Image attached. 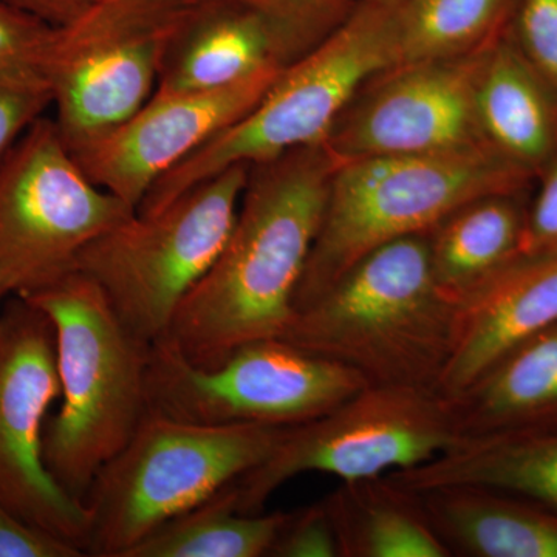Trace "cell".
I'll use <instances>...</instances> for the list:
<instances>
[{"label":"cell","instance_id":"obj_24","mask_svg":"<svg viewBox=\"0 0 557 557\" xmlns=\"http://www.w3.org/2000/svg\"><path fill=\"white\" fill-rule=\"evenodd\" d=\"M289 512L244 515L230 486L157 528L126 557H263Z\"/></svg>","mask_w":557,"mask_h":557},{"label":"cell","instance_id":"obj_1","mask_svg":"<svg viewBox=\"0 0 557 557\" xmlns=\"http://www.w3.org/2000/svg\"><path fill=\"white\" fill-rule=\"evenodd\" d=\"M335 166L324 145L249 166L228 240L164 336L193 364L212 368L245 344L285 335Z\"/></svg>","mask_w":557,"mask_h":557},{"label":"cell","instance_id":"obj_32","mask_svg":"<svg viewBox=\"0 0 557 557\" xmlns=\"http://www.w3.org/2000/svg\"><path fill=\"white\" fill-rule=\"evenodd\" d=\"M273 9L319 17V20L341 22L354 9L357 0H258Z\"/></svg>","mask_w":557,"mask_h":557},{"label":"cell","instance_id":"obj_22","mask_svg":"<svg viewBox=\"0 0 557 557\" xmlns=\"http://www.w3.org/2000/svg\"><path fill=\"white\" fill-rule=\"evenodd\" d=\"M339 557H453L421 507L417 491L391 475L343 482L322 498Z\"/></svg>","mask_w":557,"mask_h":557},{"label":"cell","instance_id":"obj_12","mask_svg":"<svg viewBox=\"0 0 557 557\" xmlns=\"http://www.w3.org/2000/svg\"><path fill=\"white\" fill-rule=\"evenodd\" d=\"M61 397L50 318L24 298L0 313V504L86 555L90 515L44 461L49 409Z\"/></svg>","mask_w":557,"mask_h":557},{"label":"cell","instance_id":"obj_2","mask_svg":"<svg viewBox=\"0 0 557 557\" xmlns=\"http://www.w3.org/2000/svg\"><path fill=\"white\" fill-rule=\"evenodd\" d=\"M456 314L435 284L428 234H418L362 256L295 311L282 339L346 366L368 386L435 391Z\"/></svg>","mask_w":557,"mask_h":557},{"label":"cell","instance_id":"obj_5","mask_svg":"<svg viewBox=\"0 0 557 557\" xmlns=\"http://www.w3.org/2000/svg\"><path fill=\"white\" fill-rule=\"evenodd\" d=\"M394 65L391 0H357L338 27L288 65L247 115L163 175L137 212L159 211L231 166L249 168L322 145L358 90Z\"/></svg>","mask_w":557,"mask_h":557},{"label":"cell","instance_id":"obj_10","mask_svg":"<svg viewBox=\"0 0 557 557\" xmlns=\"http://www.w3.org/2000/svg\"><path fill=\"white\" fill-rule=\"evenodd\" d=\"M366 386L354 370L282 338L252 341L212 368L193 364L170 339L150 346L149 412L188 423L298 426Z\"/></svg>","mask_w":557,"mask_h":557},{"label":"cell","instance_id":"obj_19","mask_svg":"<svg viewBox=\"0 0 557 557\" xmlns=\"http://www.w3.org/2000/svg\"><path fill=\"white\" fill-rule=\"evenodd\" d=\"M458 437L557 428V322L448 399Z\"/></svg>","mask_w":557,"mask_h":557},{"label":"cell","instance_id":"obj_6","mask_svg":"<svg viewBox=\"0 0 557 557\" xmlns=\"http://www.w3.org/2000/svg\"><path fill=\"white\" fill-rule=\"evenodd\" d=\"M285 429L208 426L149 412L91 483L86 555L126 557L157 528L259 467Z\"/></svg>","mask_w":557,"mask_h":557},{"label":"cell","instance_id":"obj_8","mask_svg":"<svg viewBox=\"0 0 557 557\" xmlns=\"http://www.w3.org/2000/svg\"><path fill=\"white\" fill-rule=\"evenodd\" d=\"M135 212L91 182L54 120L39 116L0 163V299L72 273L90 242Z\"/></svg>","mask_w":557,"mask_h":557},{"label":"cell","instance_id":"obj_28","mask_svg":"<svg viewBox=\"0 0 557 557\" xmlns=\"http://www.w3.org/2000/svg\"><path fill=\"white\" fill-rule=\"evenodd\" d=\"M536 183V196L528 201L519 256H547L557 252V153L539 175Z\"/></svg>","mask_w":557,"mask_h":557},{"label":"cell","instance_id":"obj_7","mask_svg":"<svg viewBox=\"0 0 557 557\" xmlns=\"http://www.w3.org/2000/svg\"><path fill=\"white\" fill-rule=\"evenodd\" d=\"M248 166L205 180L149 214L135 212L81 252L76 270L89 276L131 333L156 344L170 332L186 296L225 247Z\"/></svg>","mask_w":557,"mask_h":557},{"label":"cell","instance_id":"obj_13","mask_svg":"<svg viewBox=\"0 0 557 557\" xmlns=\"http://www.w3.org/2000/svg\"><path fill=\"white\" fill-rule=\"evenodd\" d=\"M487 49L376 73L348 102L322 145L336 164L486 146L475 91Z\"/></svg>","mask_w":557,"mask_h":557},{"label":"cell","instance_id":"obj_21","mask_svg":"<svg viewBox=\"0 0 557 557\" xmlns=\"http://www.w3.org/2000/svg\"><path fill=\"white\" fill-rule=\"evenodd\" d=\"M528 194H491L456 209L429 239L432 274L454 304L520 255Z\"/></svg>","mask_w":557,"mask_h":557},{"label":"cell","instance_id":"obj_11","mask_svg":"<svg viewBox=\"0 0 557 557\" xmlns=\"http://www.w3.org/2000/svg\"><path fill=\"white\" fill-rule=\"evenodd\" d=\"M197 0H97L58 32L51 106L67 148L89 145L152 97L171 40Z\"/></svg>","mask_w":557,"mask_h":557},{"label":"cell","instance_id":"obj_23","mask_svg":"<svg viewBox=\"0 0 557 557\" xmlns=\"http://www.w3.org/2000/svg\"><path fill=\"white\" fill-rule=\"evenodd\" d=\"M395 65L471 57L511 27L519 0H391Z\"/></svg>","mask_w":557,"mask_h":557},{"label":"cell","instance_id":"obj_9","mask_svg":"<svg viewBox=\"0 0 557 557\" xmlns=\"http://www.w3.org/2000/svg\"><path fill=\"white\" fill-rule=\"evenodd\" d=\"M460 440L448 399L431 388L366 386L324 416L285 429L259 467L230 487L244 515L306 472L341 482L380 478L420 467Z\"/></svg>","mask_w":557,"mask_h":557},{"label":"cell","instance_id":"obj_27","mask_svg":"<svg viewBox=\"0 0 557 557\" xmlns=\"http://www.w3.org/2000/svg\"><path fill=\"white\" fill-rule=\"evenodd\" d=\"M269 556L339 557L338 539L324 500L289 512Z\"/></svg>","mask_w":557,"mask_h":557},{"label":"cell","instance_id":"obj_20","mask_svg":"<svg viewBox=\"0 0 557 557\" xmlns=\"http://www.w3.org/2000/svg\"><path fill=\"white\" fill-rule=\"evenodd\" d=\"M388 475L413 491L445 485L494 487L557 512V428L461 438L426 463Z\"/></svg>","mask_w":557,"mask_h":557},{"label":"cell","instance_id":"obj_3","mask_svg":"<svg viewBox=\"0 0 557 557\" xmlns=\"http://www.w3.org/2000/svg\"><path fill=\"white\" fill-rule=\"evenodd\" d=\"M50 318L61 408L44 431V461L58 485L86 500L98 472L149 413L150 346L116 317L81 271L24 298Z\"/></svg>","mask_w":557,"mask_h":557},{"label":"cell","instance_id":"obj_14","mask_svg":"<svg viewBox=\"0 0 557 557\" xmlns=\"http://www.w3.org/2000/svg\"><path fill=\"white\" fill-rule=\"evenodd\" d=\"M284 70L220 89L156 91L129 120L72 153L91 182L137 209L163 175L247 115Z\"/></svg>","mask_w":557,"mask_h":557},{"label":"cell","instance_id":"obj_16","mask_svg":"<svg viewBox=\"0 0 557 557\" xmlns=\"http://www.w3.org/2000/svg\"><path fill=\"white\" fill-rule=\"evenodd\" d=\"M557 322V252L519 256L457 304L453 348L435 392L458 397L509 351Z\"/></svg>","mask_w":557,"mask_h":557},{"label":"cell","instance_id":"obj_15","mask_svg":"<svg viewBox=\"0 0 557 557\" xmlns=\"http://www.w3.org/2000/svg\"><path fill=\"white\" fill-rule=\"evenodd\" d=\"M341 22L258 0H197L171 40L156 91L220 89L265 70L287 69Z\"/></svg>","mask_w":557,"mask_h":557},{"label":"cell","instance_id":"obj_31","mask_svg":"<svg viewBox=\"0 0 557 557\" xmlns=\"http://www.w3.org/2000/svg\"><path fill=\"white\" fill-rule=\"evenodd\" d=\"M3 2L53 27L62 28L83 16L97 0H3Z\"/></svg>","mask_w":557,"mask_h":557},{"label":"cell","instance_id":"obj_4","mask_svg":"<svg viewBox=\"0 0 557 557\" xmlns=\"http://www.w3.org/2000/svg\"><path fill=\"white\" fill-rule=\"evenodd\" d=\"M536 180L487 146L344 161L333 171L327 207L296 293V310L372 249L429 234L479 197L528 194Z\"/></svg>","mask_w":557,"mask_h":557},{"label":"cell","instance_id":"obj_18","mask_svg":"<svg viewBox=\"0 0 557 557\" xmlns=\"http://www.w3.org/2000/svg\"><path fill=\"white\" fill-rule=\"evenodd\" d=\"M417 493L453 556L557 557V512L536 502L479 485Z\"/></svg>","mask_w":557,"mask_h":557},{"label":"cell","instance_id":"obj_29","mask_svg":"<svg viewBox=\"0 0 557 557\" xmlns=\"http://www.w3.org/2000/svg\"><path fill=\"white\" fill-rule=\"evenodd\" d=\"M84 553L28 525L0 504V557H81Z\"/></svg>","mask_w":557,"mask_h":557},{"label":"cell","instance_id":"obj_30","mask_svg":"<svg viewBox=\"0 0 557 557\" xmlns=\"http://www.w3.org/2000/svg\"><path fill=\"white\" fill-rule=\"evenodd\" d=\"M51 106L47 90L3 89L0 87V163L14 143Z\"/></svg>","mask_w":557,"mask_h":557},{"label":"cell","instance_id":"obj_25","mask_svg":"<svg viewBox=\"0 0 557 557\" xmlns=\"http://www.w3.org/2000/svg\"><path fill=\"white\" fill-rule=\"evenodd\" d=\"M60 28L0 0V87L50 91Z\"/></svg>","mask_w":557,"mask_h":557},{"label":"cell","instance_id":"obj_17","mask_svg":"<svg viewBox=\"0 0 557 557\" xmlns=\"http://www.w3.org/2000/svg\"><path fill=\"white\" fill-rule=\"evenodd\" d=\"M483 141L531 177L557 153V95L519 49L511 27L486 51L475 91Z\"/></svg>","mask_w":557,"mask_h":557},{"label":"cell","instance_id":"obj_26","mask_svg":"<svg viewBox=\"0 0 557 557\" xmlns=\"http://www.w3.org/2000/svg\"><path fill=\"white\" fill-rule=\"evenodd\" d=\"M511 33L557 95V0H519Z\"/></svg>","mask_w":557,"mask_h":557}]
</instances>
